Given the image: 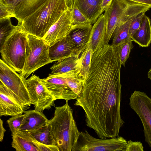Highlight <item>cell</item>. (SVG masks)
Wrapping results in <instances>:
<instances>
[{
    "instance_id": "cell-1",
    "label": "cell",
    "mask_w": 151,
    "mask_h": 151,
    "mask_svg": "<svg viewBox=\"0 0 151 151\" xmlns=\"http://www.w3.org/2000/svg\"><path fill=\"white\" fill-rule=\"evenodd\" d=\"M121 65L115 47L104 46L95 52L82 91L74 104L83 109L86 126L99 138L119 136L124 123L120 112Z\"/></svg>"
},
{
    "instance_id": "cell-2",
    "label": "cell",
    "mask_w": 151,
    "mask_h": 151,
    "mask_svg": "<svg viewBox=\"0 0 151 151\" xmlns=\"http://www.w3.org/2000/svg\"><path fill=\"white\" fill-rule=\"evenodd\" d=\"M68 8L65 0H48L17 25L27 34L42 39Z\"/></svg>"
},
{
    "instance_id": "cell-3",
    "label": "cell",
    "mask_w": 151,
    "mask_h": 151,
    "mask_svg": "<svg viewBox=\"0 0 151 151\" xmlns=\"http://www.w3.org/2000/svg\"><path fill=\"white\" fill-rule=\"evenodd\" d=\"M47 124L59 151H72L80 132L68 101L63 106L55 107L54 116L48 120Z\"/></svg>"
},
{
    "instance_id": "cell-4",
    "label": "cell",
    "mask_w": 151,
    "mask_h": 151,
    "mask_svg": "<svg viewBox=\"0 0 151 151\" xmlns=\"http://www.w3.org/2000/svg\"><path fill=\"white\" fill-rule=\"evenodd\" d=\"M151 7L128 0H113L104 14L106 21L105 44H108L119 23L123 20L135 17Z\"/></svg>"
},
{
    "instance_id": "cell-5",
    "label": "cell",
    "mask_w": 151,
    "mask_h": 151,
    "mask_svg": "<svg viewBox=\"0 0 151 151\" xmlns=\"http://www.w3.org/2000/svg\"><path fill=\"white\" fill-rule=\"evenodd\" d=\"M0 49L2 60L16 72L21 73L24 66L28 34L17 25Z\"/></svg>"
},
{
    "instance_id": "cell-6",
    "label": "cell",
    "mask_w": 151,
    "mask_h": 151,
    "mask_svg": "<svg viewBox=\"0 0 151 151\" xmlns=\"http://www.w3.org/2000/svg\"><path fill=\"white\" fill-rule=\"evenodd\" d=\"M49 46L42 39L28 34L25 61L20 75L25 79L41 67L53 62L49 56Z\"/></svg>"
},
{
    "instance_id": "cell-7",
    "label": "cell",
    "mask_w": 151,
    "mask_h": 151,
    "mask_svg": "<svg viewBox=\"0 0 151 151\" xmlns=\"http://www.w3.org/2000/svg\"><path fill=\"white\" fill-rule=\"evenodd\" d=\"M127 142L123 137L119 136L97 138L85 130L80 132L72 151H126Z\"/></svg>"
},
{
    "instance_id": "cell-8",
    "label": "cell",
    "mask_w": 151,
    "mask_h": 151,
    "mask_svg": "<svg viewBox=\"0 0 151 151\" xmlns=\"http://www.w3.org/2000/svg\"><path fill=\"white\" fill-rule=\"evenodd\" d=\"M129 104L141 120L145 141L151 148V98L144 92L135 91L131 94Z\"/></svg>"
},
{
    "instance_id": "cell-9",
    "label": "cell",
    "mask_w": 151,
    "mask_h": 151,
    "mask_svg": "<svg viewBox=\"0 0 151 151\" xmlns=\"http://www.w3.org/2000/svg\"><path fill=\"white\" fill-rule=\"evenodd\" d=\"M25 79L0 59V82L17 96L25 106L28 107L31 104L25 84Z\"/></svg>"
},
{
    "instance_id": "cell-10",
    "label": "cell",
    "mask_w": 151,
    "mask_h": 151,
    "mask_svg": "<svg viewBox=\"0 0 151 151\" xmlns=\"http://www.w3.org/2000/svg\"><path fill=\"white\" fill-rule=\"evenodd\" d=\"M41 79L34 75L25 79V85L29 96L31 103L35 109L43 112L55 106V101L41 82Z\"/></svg>"
},
{
    "instance_id": "cell-11",
    "label": "cell",
    "mask_w": 151,
    "mask_h": 151,
    "mask_svg": "<svg viewBox=\"0 0 151 151\" xmlns=\"http://www.w3.org/2000/svg\"><path fill=\"white\" fill-rule=\"evenodd\" d=\"M78 29L74 24L72 10L68 8L50 28L42 39L49 47L66 37Z\"/></svg>"
},
{
    "instance_id": "cell-12",
    "label": "cell",
    "mask_w": 151,
    "mask_h": 151,
    "mask_svg": "<svg viewBox=\"0 0 151 151\" xmlns=\"http://www.w3.org/2000/svg\"><path fill=\"white\" fill-rule=\"evenodd\" d=\"M41 82L55 100L63 99L66 101L78 97L67 85L64 73L59 74H50Z\"/></svg>"
},
{
    "instance_id": "cell-13",
    "label": "cell",
    "mask_w": 151,
    "mask_h": 151,
    "mask_svg": "<svg viewBox=\"0 0 151 151\" xmlns=\"http://www.w3.org/2000/svg\"><path fill=\"white\" fill-rule=\"evenodd\" d=\"M28 108L17 96L0 82V116L22 114Z\"/></svg>"
},
{
    "instance_id": "cell-14",
    "label": "cell",
    "mask_w": 151,
    "mask_h": 151,
    "mask_svg": "<svg viewBox=\"0 0 151 151\" xmlns=\"http://www.w3.org/2000/svg\"><path fill=\"white\" fill-rule=\"evenodd\" d=\"M81 52L72 40L70 34L49 47V56L52 61H58L72 56L80 55Z\"/></svg>"
},
{
    "instance_id": "cell-15",
    "label": "cell",
    "mask_w": 151,
    "mask_h": 151,
    "mask_svg": "<svg viewBox=\"0 0 151 151\" xmlns=\"http://www.w3.org/2000/svg\"><path fill=\"white\" fill-rule=\"evenodd\" d=\"M106 21L104 14H101L91 28L87 45H90L93 52L105 45Z\"/></svg>"
},
{
    "instance_id": "cell-16",
    "label": "cell",
    "mask_w": 151,
    "mask_h": 151,
    "mask_svg": "<svg viewBox=\"0 0 151 151\" xmlns=\"http://www.w3.org/2000/svg\"><path fill=\"white\" fill-rule=\"evenodd\" d=\"M24 113L19 131L29 132L47 124L48 120L42 112L34 109L25 111Z\"/></svg>"
},
{
    "instance_id": "cell-17",
    "label": "cell",
    "mask_w": 151,
    "mask_h": 151,
    "mask_svg": "<svg viewBox=\"0 0 151 151\" xmlns=\"http://www.w3.org/2000/svg\"><path fill=\"white\" fill-rule=\"evenodd\" d=\"M103 0H74L79 9L91 24H94L101 13Z\"/></svg>"
},
{
    "instance_id": "cell-18",
    "label": "cell",
    "mask_w": 151,
    "mask_h": 151,
    "mask_svg": "<svg viewBox=\"0 0 151 151\" xmlns=\"http://www.w3.org/2000/svg\"><path fill=\"white\" fill-rule=\"evenodd\" d=\"M48 0H22L12 9L14 17L20 23Z\"/></svg>"
},
{
    "instance_id": "cell-19",
    "label": "cell",
    "mask_w": 151,
    "mask_h": 151,
    "mask_svg": "<svg viewBox=\"0 0 151 151\" xmlns=\"http://www.w3.org/2000/svg\"><path fill=\"white\" fill-rule=\"evenodd\" d=\"M133 41L140 46L147 47L151 43V24L150 18L144 15L140 26L132 37Z\"/></svg>"
},
{
    "instance_id": "cell-20",
    "label": "cell",
    "mask_w": 151,
    "mask_h": 151,
    "mask_svg": "<svg viewBox=\"0 0 151 151\" xmlns=\"http://www.w3.org/2000/svg\"><path fill=\"white\" fill-rule=\"evenodd\" d=\"M26 132L32 139L37 142L47 145L56 146L50 127L47 124L37 129Z\"/></svg>"
},
{
    "instance_id": "cell-21",
    "label": "cell",
    "mask_w": 151,
    "mask_h": 151,
    "mask_svg": "<svg viewBox=\"0 0 151 151\" xmlns=\"http://www.w3.org/2000/svg\"><path fill=\"white\" fill-rule=\"evenodd\" d=\"M93 53L91 47L87 45L80 55L76 70L83 80L86 79L88 76Z\"/></svg>"
},
{
    "instance_id": "cell-22",
    "label": "cell",
    "mask_w": 151,
    "mask_h": 151,
    "mask_svg": "<svg viewBox=\"0 0 151 151\" xmlns=\"http://www.w3.org/2000/svg\"><path fill=\"white\" fill-rule=\"evenodd\" d=\"M80 55H76L57 61L51 67L52 74H59L76 70Z\"/></svg>"
},
{
    "instance_id": "cell-23",
    "label": "cell",
    "mask_w": 151,
    "mask_h": 151,
    "mask_svg": "<svg viewBox=\"0 0 151 151\" xmlns=\"http://www.w3.org/2000/svg\"><path fill=\"white\" fill-rule=\"evenodd\" d=\"M135 17L122 20L119 23L113 33L111 45L116 47L120 43L131 38L129 34L130 26L132 21Z\"/></svg>"
},
{
    "instance_id": "cell-24",
    "label": "cell",
    "mask_w": 151,
    "mask_h": 151,
    "mask_svg": "<svg viewBox=\"0 0 151 151\" xmlns=\"http://www.w3.org/2000/svg\"><path fill=\"white\" fill-rule=\"evenodd\" d=\"M92 26L76 29L70 34L72 40L81 53L86 47Z\"/></svg>"
},
{
    "instance_id": "cell-25",
    "label": "cell",
    "mask_w": 151,
    "mask_h": 151,
    "mask_svg": "<svg viewBox=\"0 0 151 151\" xmlns=\"http://www.w3.org/2000/svg\"><path fill=\"white\" fill-rule=\"evenodd\" d=\"M66 83L70 89L78 96L83 89V79L76 70L64 73Z\"/></svg>"
},
{
    "instance_id": "cell-26",
    "label": "cell",
    "mask_w": 151,
    "mask_h": 151,
    "mask_svg": "<svg viewBox=\"0 0 151 151\" xmlns=\"http://www.w3.org/2000/svg\"><path fill=\"white\" fill-rule=\"evenodd\" d=\"M12 147L16 151H39L31 142L16 134L12 136Z\"/></svg>"
},
{
    "instance_id": "cell-27",
    "label": "cell",
    "mask_w": 151,
    "mask_h": 151,
    "mask_svg": "<svg viewBox=\"0 0 151 151\" xmlns=\"http://www.w3.org/2000/svg\"><path fill=\"white\" fill-rule=\"evenodd\" d=\"M132 39L123 42L115 47L122 65L125 66L126 62L129 57L132 49L133 48Z\"/></svg>"
},
{
    "instance_id": "cell-28",
    "label": "cell",
    "mask_w": 151,
    "mask_h": 151,
    "mask_svg": "<svg viewBox=\"0 0 151 151\" xmlns=\"http://www.w3.org/2000/svg\"><path fill=\"white\" fill-rule=\"evenodd\" d=\"M72 10L74 24L78 28L88 27L92 26L88 19L81 12L74 2Z\"/></svg>"
},
{
    "instance_id": "cell-29",
    "label": "cell",
    "mask_w": 151,
    "mask_h": 151,
    "mask_svg": "<svg viewBox=\"0 0 151 151\" xmlns=\"http://www.w3.org/2000/svg\"><path fill=\"white\" fill-rule=\"evenodd\" d=\"M17 27V26L12 24L10 19L0 20V49L6 39Z\"/></svg>"
},
{
    "instance_id": "cell-30",
    "label": "cell",
    "mask_w": 151,
    "mask_h": 151,
    "mask_svg": "<svg viewBox=\"0 0 151 151\" xmlns=\"http://www.w3.org/2000/svg\"><path fill=\"white\" fill-rule=\"evenodd\" d=\"M24 115V114H20L12 116L7 120V122L11 131L12 136L17 134L19 131Z\"/></svg>"
},
{
    "instance_id": "cell-31",
    "label": "cell",
    "mask_w": 151,
    "mask_h": 151,
    "mask_svg": "<svg viewBox=\"0 0 151 151\" xmlns=\"http://www.w3.org/2000/svg\"><path fill=\"white\" fill-rule=\"evenodd\" d=\"M17 134L31 142L39 149V151H59L58 147L56 146L47 145L34 141L26 132L19 131Z\"/></svg>"
},
{
    "instance_id": "cell-32",
    "label": "cell",
    "mask_w": 151,
    "mask_h": 151,
    "mask_svg": "<svg viewBox=\"0 0 151 151\" xmlns=\"http://www.w3.org/2000/svg\"><path fill=\"white\" fill-rule=\"evenodd\" d=\"M145 12H142L134 17L132 19L130 26L129 34L131 38L139 28Z\"/></svg>"
},
{
    "instance_id": "cell-33",
    "label": "cell",
    "mask_w": 151,
    "mask_h": 151,
    "mask_svg": "<svg viewBox=\"0 0 151 151\" xmlns=\"http://www.w3.org/2000/svg\"><path fill=\"white\" fill-rule=\"evenodd\" d=\"M14 17L6 4L2 0H0V20L10 19Z\"/></svg>"
},
{
    "instance_id": "cell-34",
    "label": "cell",
    "mask_w": 151,
    "mask_h": 151,
    "mask_svg": "<svg viewBox=\"0 0 151 151\" xmlns=\"http://www.w3.org/2000/svg\"><path fill=\"white\" fill-rule=\"evenodd\" d=\"M144 147L140 141H127L126 151H144Z\"/></svg>"
},
{
    "instance_id": "cell-35",
    "label": "cell",
    "mask_w": 151,
    "mask_h": 151,
    "mask_svg": "<svg viewBox=\"0 0 151 151\" xmlns=\"http://www.w3.org/2000/svg\"><path fill=\"white\" fill-rule=\"evenodd\" d=\"M9 7L10 10L12 12V9L13 7L22 0H2Z\"/></svg>"
},
{
    "instance_id": "cell-36",
    "label": "cell",
    "mask_w": 151,
    "mask_h": 151,
    "mask_svg": "<svg viewBox=\"0 0 151 151\" xmlns=\"http://www.w3.org/2000/svg\"><path fill=\"white\" fill-rule=\"evenodd\" d=\"M113 0H103L101 5V13L105 11L106 9L110 5Z\"/></svg>"
},
{
    "instance_id": "cell-37",
    "label": "cell",
    "mask_w": 151,
    "mask_h": 151,
    "mask_svg": "<svg viewBox=\"0 0 151 151\" xmlns=\"http://www.w3.org/2000/svg\"><path fill=\"white\" fill-rule=\"evenodd\" d=\"M130 1L151 7V0H128Z\"/></svg>"
},
{
    "instance_id": "cell-38",
    "label": "cell",
    "mask_w": 151,
    "mask_h": 151,
    "mask_svg": "<svg viewBox=\"0 0 151 151\" xmlns=\"http://www.w3.org/2000/svg\"><path fill=\"white\" fill-rule=\"evenodd\" d=\"M3 120L0 119V141H3L5 132L6 131V129L4 128L3 125Z\"/></svg>"
},
{
    "instance_id": "cell-39",
    "label": "cell",
    "mask_w": 151,
    "mask_h": 151,
    "mask_svg": "<svg viewBox=\"0 0 151 151\" xmlns=\"http://www.w3.org/2000/svg\"><path fill=\"white\" fill-rule=\"evenodd\" d=\"M68 8L72 9L74 4V0H65Z\"/></svg>"
},
{
    "instance_id": "cell-40",
    "label": "cell",
    "mask_w": 151,
    "mask_h": 151,
    "mask_svg": "<svg viewBox=\"0 0 151 151\" xmlns=\"http://www.w3.org/2000/svg\"><path fill=\"white\" fill-rule=\"evenodd\" d=\"M147 77L151 81V68L150 70L148 72Z\"/></svg>"
}]
</instances>
